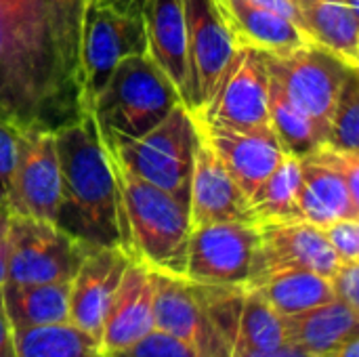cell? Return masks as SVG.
Returning a JSON list of instances; mask_svg holds the SVG:
<instances>
[{
  "instance_id": "obj_39",
  "label": "cell",
  "mask_w": 359,
  "mask_h": 357,
  "mask_svg": "<svg viewBox=\"0 0 359 357\" xmlns=\"http://www.w3.org/2000/svg\"><path fill=\"white\" fill-rule=\"evenodd\" d=\"M6 234H8V231H6ZM8 248H11V244H8V236H4V238L0 240V288H2V286H4V282H6Z\"/></svg>"
},
{
  "instance_id": "obj_4",
  "label": "cell",
  "mask_w": 359,
  "mask_h": 357,
  "mask_svg": "<svg viewBox=\"0 0 359 357\" xmlns=\"http://www.w3.org/2000/svg\"><path fill=\"white\" fill-rule=\"evenodd\" d=\"M181 97L147 53L124 57L90 105L103 133L137 139L156 128Z\"/></svg>"
},
{
  "instance_id": "obj_6",
  "label": "cell",
  "mask_w": 359,
  "mask_h": 357,
  "mask_svg": "<svg viewBox=\"0 0 359 357\" xmlns=\"http://www.w3.org/2000/svg\"><path fill=\"white\" fill-rule=\"evenodd\" d=\"M8 265L4 284L72 282L90 244L69 236L50 221L11 215Z\"/></svg>"
},
{
  "instance_id": "obj_25",
  "label": "cell",
  "mask_w": 359,
  "mask_h": 357,
  "mask_svg": "<svg viewBox=\"0 0 359 357\" xmlns=\"http://www.w3.org/2000/svg\"><path fill=\"white\" fill-rule=\"evenodd\" d=\"M248 288L259 290L263 299L282 316H297L334 301L330 278L309 269L276 271Z\"/></svg>"
},
{
  "instance_id": "obj_21",
  "label": "cell",
  "mask_w": 359,
  "mask_h": 357,
  "mask_svg": "<svg viewBox=\"0 0 359 357\" xmlns=\"http://www.w3.org/2000/svg\"><path fill=\"white\" fill-rule=\"evenodd\" d=\"M286 341L316 357H332L345 343L359 337V311L341 301L284 316Z\"/></svg>"
},
{
  "instance_id": "obj_41",
  "label": "cell",
  "mask_w": 359,
  "mask_h": 357,
  "mask_svg": "<svg viewBox=\"0 0 359 357\" xmlns=\"http://www.w3.org/2000/svg\"><path fill=\"white\" fill-rule=\"evenodd\" d=\"M8 223H11V210H8L6 202H4V200H0V240L6 236V231H8Z\"/></svg>"
},
{
  "instance_id": "obj_15",
  "label": "cell",
  "mask_w": 359,
  "mask_h": 357,
  "mask_svg": "<svg viewBox=\"0 0 359 357\" xmlns=\"http://www.w3.org/2000/svg\"><path fill=\"white\" fill-rule=\"evenodd\" d=\"M255 248L252 271L248 286L286 269H309L322 276H332L339 259L324 238L322 229L309 221L263 223Z\"/></svg>"
},
{
  "instance_id": "obj_18",
  "label": "cell",
  "mask_w": 359,
  "mask_h": 357,
  "mask_svg": "<svg viewBox=\"0 0 359 357\" xmlns=\"http://www.w3.org/2000/svg\"><path fill=\"white\" fill-rule=\"evenodd\" d=\"M189 221L191 229L208 223H255L248 196L202 139L189 185Z\"/></svg>"
},
{
  "instance_id": "obj_19",
  "label": "cell",
  "mask_w": 359,
  "mask_h": 357,
  "mask_svg": "<svg viewBox=\"0 0 359 357\" xmlns=\"http://www.w3.org/2000/svg\"><path fill=\"white\" fill-rule=\"evenodd\" d=\"M154 330V274L145 265L130 261L114 301L105 314L101 349L105 353L124 349Z\"/></svg>"
},
{
  "instance_id": "obj_12",
  "label": "cell",
  "mask_w": 359,
  "mask_h": 357,
  "mask_svg": "<svg viewBox=\"0 0 359 357\" xmlns=\"http://www.w3.org/2000/svg\"><path fill=\"white\" fill-rule=\"evenodd\" d=\"M183 15L191 82L189 112L196 114L212 97L240 44L223 15L219 0H183Z\"/></svg>"
},
{
  "instance_id": "obj_43",
  "label": "cell",
  "mask_w": 359,
  "mask_h": 357,
  "mask_svg": "<svg viewBox=\"0 0 359 357\" xmlns=\"http://www.w3.org/2000/svg\"><path fill=\"white\" fill-rule=\"evenodd\" d=\"M351 4H355V6H359V0H349Z\"/></svg>"
},
{
  "instance_id": "obj_20",
  "label": "cell",
  "mask_w": 359,
  "mask_h": 357,
  "mask_svg": "<svg viewBox=\"0 0 359 357\" xmlns=\"http://www.w3.org/2000/svg\"><path fill=\"white\" fill-rule=\"evenodd\" d=\"M143 23L147 55L177 88L181 103L189 109L191 82L187 65V36L183 0H145Z\"/></svg>"
},
{
  "instance_id": "obj_27",
  "label": "cell",
  "mask_w": 359,
  "mask_h": 357,
  "mask_svg": "<svg viewBox=\"0 0 359 357\" xmlns=\"http://www.w3.org/2000/svg\"><path fill=\"white\" fill-rule=\"evenodd\" d=\"M269 126L288 156L303 158L324 145V137L313 120L286 95L280 82L269 74Z\"/></svg>"
},
{
  "instance_id": "obj_3",
  "label": "cell",
  "mask_w": 359,
  "mask_h": 357,
  "mask_svg": "<svg viewBox=\"0 0 359 357\" xmlns=\"http://www.w3.org/2000/svg\"><path fill=\"white\" fill-rule=\"evenodd\" d=\"M105 154L116 183L122 250L151 271L183 278L191 234L189 206L130 173L111 149L105 147Z\"/></svg>"
},
{
  "instance_id": "obj_34",
  "label": "cell",
  "mask_w": 359,
  "mask_h": 357,
  "mask_svg": "<svg viewBox=\"0 0 359 357\" xmlns=\"http://www.w3.org/2000/svg\"><path fill=\"white\" fill-rule=\"evenodd\" d=\"M19 130L11 124L0 120V200L6 198L11 187V177L17 162V145H19Z\"/></svg>"
},
{
  "instance_id": "obj_31",
  "label": "cell",
  "mask_w": 359,
  "mask_h": 357,
  "mask_svg": "<svg viewBox=\"0 0 359 357\" xmlns=\"http://www.w3.org/2000/svg\"><path fill=\"white\" fill-rule=\"evenodd\" d=\"M103 357H202L196 349H191L189 345L181 343L179 339L160 332V330H151L149 335H145L143 339H139L137 343L105 353Z\"/></svg>"
},
{
  "instance_id": "obj_14",
  "label": "cell",
  "mask_w": 359,
  "mask_h": 357,
  "mask_svg": "<svg viewBox=\"0 0 359 357\" xmlns=\"http://www.w3.org/2000/svg\"><path fill=\"white\" fill-rule=\"evenodd\" d=\"M154 274V328L196 349L202 357H231V343L206 314L194 282Z\"/></svg>"
},
{
  "instance_id": "obj_8",
  "label": "cell",
  "mask_w": 359,
  "mask_h": 357,
  "mask_svg": "<svg viewBox=\"0 0 359 357\" xmlns=\"http://www.w3.org/2000/svg\"><path fill=\"white\" fill-rule=\"evenodd\" d=\"M299 168L303 221L324 227L337 219H359V154L324 143L299 158Z\"/></svg>"
},
{
  "instance_id": "obj_29",
  "label": "cell",
  "mask_w": 359,
  "mask_h": 357,
  "mask_svg": "<svg viewBox=\"0 0 359 357\" xmlns=\"http://www.w3.org/2000/svg\"><path fill=\"white\" fill-rule=\"evenodd\" d=\"M284 316L276 311L259 290L248 288L244 292L240 318L236 324L233 347L244 349H273L286 345Z\"/></svg>"
},
{
  "instance_id": "obj_30",
  "label": "cell",
  "mask_w": 359,
  "mask_h": 357,
  "mask_svg": "<svg viewBox=\"0 0 359 357\" xmlns=\"http://www.w3.org/2000/svg\"><path fill=\"white\" fill-rule=\"evenodd\" d=\"M326 145L359 154V67H353L341 84L328 122Z\"/></svg>"
},
{
  "instance_id": "obj_35",
  "label": "cell",
  "mask_w": 359,
  "mask_h": 357,
  "mask_svg": "<svg viewBox=\"0 0 359 357\" xmlns=\"http://www.w3.org/2000/svg\"><path fill=\"white\" fill-rule=\"evenodd\" d=\"M231 357H316L290 343L273 347V349H244V347H231Z\"/></svg>"
},
{
  "instance_id": "obj_33",
  "label": "cell",
  "mask_w": 359,
  "mask_h": 357,
  "mask_svg": "<svg viewBox=\"0 0 359 357\" xmlns=\"http://www.w3.org/2000/svg\"><path fill=\"white\" fill-rule=\"evenodd\" d=\"M330 284L337 301L359 311V261L339 263V267L330 276Z\"/></svg>"
},
{
  "instance_id": "obj_37",
  "label": "cell",
  "mask_w": 359,
  "mask_h": 357,
  "mask_svg": "<svg viewBox=\"0 0 359 357\" xmlns=\"http://www.w3.org/2000/svg\"><path fill=\"white\" fill-rule=\"evenodd\" d=\"M0 357H17L15 353V330L4 311L2 288H0Z\"/></svg>"
},
{
  "instance_id": "obj_1",
  "label": "cell",
  "mask_w": 359,
  "mask_h": 357,
  "mask_svg": "<svg viewBox=\"0 0 359 357\" xmlns=\"http://www.w3.org/2000/svg\"><path fill=\"white\" fill-rule=\"evenodd\" d=\"M82 23L63 0H0L2 122L55 133L86 116Z\"/></svg>"
},
{
  "instance_id": "obj_11",
  "label": "cell",
  "mask_w": 359,
  "mask_h": 357,
  "mask_svg": "<svg viewBox=\"0 0 359 357\" xmlns=\"http://www.w3.org/2000/svg\"><path fill=\"white\" fill-rule=\"evenodd\" d=\"M259 227L255 223H208L194 227L185 276L196 284L248 286Z\"/></svg>"
},
{
  "instance_id": "obj_42",
  "label": "cell",
  "mask_w": 359,
  "mask_h": 357,
  "mask_svg": "<svg viewBox=\"0 0 359 357\" xmlns=\"http://www.w3.org/2000/svg\"><path fill=\"white\" fill-rule=\"evenodd\" d=\"M67 6H72L74 11H78L80 15H84V11H86V6H88V2L90 0H63Z\"/></svg>"
},
{
  "instance_id": "obj_7",
  "label": "cell",
  "mask_w": 359,
  "mask_h": 357,
  "mask_svg": "<svg viewBox=\"0 0 359 357\" xmlns=\"http://www.w3.org/2000/svg\"><path fill=\"white\" fill-rule=\"evenodd\" d=\"M267 72L280 82L286 95L313 120L324 141L328 122L343 80L355 67L316 42H307L284 55H267Z\"/></svg>"
},
{
  "instance_id": "obj_5",
  "label": "cell",
  "mask_w": 359,
  "mask_h": 357,
  "mask_svg": "<svg viewBox=\"0 0 359 357\" xmlns=\"http://www.w3.org/2000/svg\"><path fill=\"white\" fill-rule=\"evenodd\" d=\"M111 154L143 181L172 194L189 206V185L198 149V126L191 112L179 103L149 133L137 139L99 130Z\"/></svg>"
},
{
  "instance_id": "obj_38",
  "label": "cell",
  "mask_w": 359,
  "mask_h": 357,
  "mask_svg": "<svg viewBox=\"0 0 359 357\" xmlns=\"http://www.w3.org/2000/svg\"><path fill=\"white\" fill-rule=\"evenodd\" d=\"M103 8H109L118 15H124V17H137V15H143V4L145 0H90Z\"/></svg>"
},
{
  "instance_id": "obj_32",
  "label": "cell",
  "mask_w": 359,
  "mask_h": 357,
  "mask_svg": "<svg viewBox=\"0 0 359 357\" xmlns=\"http://www.w3.org/2000/svg\"><path fill=\"white\" fill-rule=\"evenodd\" d=\"M339 263L359 261V219H337L320 227Z\"/></svg>"
},
{
  "instance_id": "obj_10",
  "label": "cell",
  "mask_w": 359,
  "mask_h": 357,
  "mask_svg": "<svg viewBox=\"0 0 359 357\" xmlns=\"http://www.w3.org/2000/svg\"><path fill=\"white\" fill-rule=\"evenodd\" d=\"M137 53H147V36L143 15L124 17L95 2H88L82 23V105L90 114V105L107 84L116 65Z\"/></svg>"
},
{
  "instance_id": "obj_23",
  "label": "cell",
  "mask_w": 359,
  "mask_h": 357,
  "mask_svg": "<svg viewBox=\"0 0 359 357\" xmlns=\"http://www.w3.org/2000/svg\"><path fill=\"white\" fill-rule=\"evenodd\" d=\"M311 42L359 67V6L349 0H294Z\"/></svg>"
},
{
  "instance_id": "obj_26",
  "label": "cell",
  "mask_w": 359,
  "mask_h": 357,
  "mask_svg": "<svg viewBox=\"0 0 359 357\" xmlns=\"http://www.w3.org/2000/svg\"><path fill=\"white\" fill-rule=\"evenodd\" d=\"M299 185H301L299 158L286 156L278 164V168L248 198L255 225L303 221L299 208Z\"/></svg>"
},
{
  "instance_id": "obj_17",
  "label": "cell",
  "mask_w": 359,
  "mask_h": 357,
  "mask_svg": "<svg viewBox=\"0 0 359 357\" xmlns=\"http://www.w3.org/2000/svg\"><path fill=\"white\" fill-rule=\"evenodd\" d=\"M196 126L200 139L225 164L248 198L288 156L273 130H233L200 120H196Z\"/></svg>"
},
{
  "instance_id": "obj_2",
  "label": "cell",
  "mask_w": 359,
  "mask_h": 357,
  "mask_svg": "<svg viewBox=\"0 0 359 357\" xmlns=\"http://www.w3.org/2000/svg\"><path fill=\"white\" fill-rule=\"evenodd\" d=\"M55 143L61 173L55 225L90 246H120L116 183L95 118L86 114L55 130Z\"/></svg>"
},
{
  "instance_id": "obj_40",
  "label": "cell",
  "mask_w": 359,
  "mask_h": 357,
  "mask_svg": "<svg viewBox=\"0 0 359 357\" xmlns=\"http://www.w3.org/2000/svg\"><path fill=\"white\" fill-rule=\"evenodd\" d=\"M358 351H359V337L355 339H351L349 343H345L337 353L332 357H358Z\"/></svg>"
},
{
  "instance_id": "obj_22",
  "label": "cell",
  "mask_w": 359,
  "mask_h": 357,
  "mask_svg": "<svg viewBox=\"0 0 359 357\" xmlns=\"http://www.w3.org/2000/svg\"><path fill=\"white\" fill-rule=\"evenodd\" d=\"M223 15L238 44L257 48L267 55H284L307 42L309 36L290 19L255 6L248 0H219Z\"/></svg>"
},
{
  "instance_id": "obj_16",
  "label": "cell",
  "mask_w": 359,
  "mask_h": 357,
  "mask_svg": "<svg viewBox=\"0 0 359 357\" xmlns=\"http://www.w3.org/2000/svg\"><path fill=\"white\" fill-rule=\"evenodd\" d=\"M120 246H93L69 282V322L93 339H101L105 314L130 265Z\"/></svg>"
},
{
  "instance_id": "obj_36",
  "label": "cell",
  "mask_w": 359,
  "mask_h": 357,
  "mask_svg": "<svg viewBox=\"0 0 359 357\" xmlns=\"http://www.w3.org/2000/svg\"><path fill=\"white\" fill-rule=\"evenodd\" d=\"M248 2L255 4V6L273 11V13H278V15H282V17L294 21V23L303 29V25H301V13H299V6H297L294 0H248Z\"/></svg>"
},
{
  "instance_id": "obj_28",
  "label": "cell",
  "mask_w": 359,
  "mask_h": 357,
  "mask_svg": "<svg viewBox=\"0 0 359 357\" xmlns=\"http://www.w3.org/2000/svg\"><path fill=\"white\" fill-rule=\"evenodd\" d=\"M17 357H103L101 343L76 328L72 322L13 328Z\"/></svg>"
},
{
  "instance_id": "obj_13",
  "label": "cell",
  "mask_w": 359,
  "mask_h": 357,
  "mask_svg": "<svg viewBox=\"0 0 359 357\" xmlns=\"http://www.w3.org/2000/svg\"><path fill=\"white\" fill-rule=\"evenodd\" d=\"M61 200V173L55 133L25 130L19 135L17 162L6 191L11 215L55 223Z\"/></svg>"
},
{
  "instance_id": "obj_24",
  "label": "cell",
  "mask_w": 359,
  "mask_h": 357,
  "mask_svg": "<svg viewBox=\"0 0 359 357\" xmlns=\"http://www.w3.org/2000/svg\"><path fill=\"white\" fill-rule=\"evenodd\" d=\"M4 311L13 328H38L69 322V282L4 284Z\"/></svg>"
},
{
  "instance_id": "obj_9",
  "label": "cell",
  "mask_w": 359,
  "mask_h": 357,
  "mask_svg": "<svg viewBox=\"0 0 359 357\" xmlns=\"http://www.w3.org/2000/svg\"><path fill=\"white\" fill-rule=\"evenodd\" d=\"M269 72L261 50L240 44L208 103L191 114L200 122L233 130H271Z\"/></svg>"
}]
</instances>
